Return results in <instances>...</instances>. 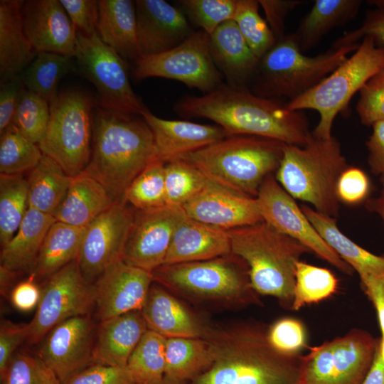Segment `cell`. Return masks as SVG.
<instances>
[{
  "instance_id": "obj_1",
  "label": "cell",
  "mask_w": 384,
  "mask_h": 384,
  "mask_svg": "<svg viewBox=\"0 0 384 384\" xmlns=\"http://www.w3.org/2000/svg\"><path fill=\"white\" fill-rule=\"evenodd\" d=\"M175 110L215 122L228 137L258 136L297 146L305 145L311 137L302 111L289 110L287 103L259 96L245 87L223 85L202 96L180 100Z\"/></svg>"
},
{
  "instance_id": "obj_2",
  "label": "cell",
  "mask_w": 384,
  "mask_h": 384,
  "mask_svg": "<svg viewBox=\"0 0 384 384\" xmlns=\"http://www.w3.org/2000/svg\"><path fill=\"white\" fill-rule=\"evenodd\" d=\"M206 339L213 361L186 384H297L302 355L276 350L267 329L255 325L212 328Z\"/></svg>"
},
{
  "instance_id": "obj_3",
  "label": "cell",
  "mask_w": 384,
  "mask_h": 384,
  "mask_svg": "<svg viewBox=\"0 0 384 384\" xmlns=\"http://www.w3.org/2000/svg\"><path fill=\"white\" fill-rule=\"evenodd\" d=\"M95 105L91 156L83 171L99 181L114 201L135 177L159 159L153 132L144 118Z\"/></svg>"
},
{
  "instance_id": "obj_4",
  "label": "cell",
  "mask_w": 384,
  "mask_h": 384,
  "mask_svg": "<svg viewBox=\"0 0 384 384\" xmlns=\"http://www.w3.org/2000/svg\"><path fill=\"white\" fill-rule=\"evenodd\" d=\"M285 145L270 138L234 135L179 159L193 164L212 182L256 198L264 180L277 170Z\"/></svg>"
},
{
  "instance_id": "obj_5",
  "label": "cell",
  "mask_w": 384,
  "mask_h": 384,
  "mask_svg": "<svg viewBox=\"0 0 384 384\" xmlns=\"http://www.w3.org/2000/svg\"><path fill=\"white\" fill-rule=\"evenodd\" d=\"M232 254L247 265L251 286L258 294L275 297L292 309L295 266L311 250L264 221L228 230Z\"/></svg>"
},
{
  "instance_id": "obj_6",
  "label": "cell",
  "mask_w": 384,
  "mask_h": 384,
  "mask_svg": "<svg viewBox=\"0 0 384 384\" xmlns=\"http://www.w3.org/2000/svg\"><path fill=\"white\" fill-rule=\"evenodd\" d=\"M348 166L336 137L319 138L311 131L305 145H285L274 176L294 199L309 203L317 212L336 218L340 208L337 183Z\"/></svg>"
},
{
  "instance_id": "obj_7",
  "label": "cell",
  "mask_w": 384,
  "mask_h": 384,
  "mask_svg": "<svg viewBox=\"0 0 384 384\" xmlns=\"http://www.w3.org/2000/svg\"><path fill=\"white\" fill-rule=\"evenodd\" d=\"M358 44L331 47L308 56L300 50L292 33L285 34L260 58L252 92L263 97L293 100L327 77Z\"/></svg>"
},
{
  "instance_id": "obj_8",
  "label": "cell",
  "mask_w": 384,
  "mask_h": 384,
  "mask_svg": "<svg viewBox=\"0 0 384 384\" xmlns=\"http://www.w3.org/2000/svg\"><path fill=\"white\" fill-rule=\"evenodd\" d=\"M214 259L164 264L151 272L153 280L185 297L235 304H255L248 267L233 254Z\"/></svg>"
},
{
  "instance_id": "obj_9",
  "label": "cell",
  "mask_w": 384,
  "mask_h": 384,
  "mask_svg": "<svg viewBox=\"0 0 384 384\" xmlns=\"http://www.w3.org/2000/svg\"><path fill=\"white\" fill-rule=\"evenodd\" d=\"M384 68V47L364 37L357 49L327 77L300 97L287 102L292 110H312L319 121L312 131L315 137L328 139L338 113L344 110L365 83Z\"/></svg>"
},
{
  "instance_id": "obj_10",
  "label": "cell",
  "mask_w": 384,
  "mask_h": 384,
  "mask_svg": "<svg viewBox=\"0 0 384 384\" xmlns=\"http://www.w3.org/2000/svg\"><path fill=\"white\" fill-rule=\"evenodd\" d=\"M50 107L47 131L38 146L68 175L75 176L90 159L95 102L84 92L68 90L58 93Z\"/></svg>"
},
{
  "instance_id": "obj_11",
  "label": "cell",
  "mask_w": 384,
  "mask_h": 384,
  "mask_svg": "<svg viewBox=\"0 0 384 384\" xmlns=\"http://www.w3.org/2000/svg\"><path fill=\"white\" fill-rule=\"evenodd\" d=\"M378 338L353 329L309 348L302 356L297 384H362L374 359Z\"/></svg>"
},
{
  "instance_id": "obj_12",
  "label": "cell",
  "mask_w": 384,
  "mask_h": 384,
  "mask_svg": "<svg viewBox=\"0 0 384 384\" xmlns=\"http://www.w3.org/2000/svg\"><path fill=\"white\" fill-rule=\"evenodd\" d=\"M77 38L75 64L95 87L97 105L107 110L141 114L146 107L132 90L126 60L106 45L97 33L87 36L77 31Z\"/></svg>"
},
{
  "instance_id": "obj_13",
  "label": "cell",
  "mask_w": 384,
  "mask_h": 384,
  "mask_svg": "<svg viewBox=\"0 0 384 384\" xmlns=\"http://www.w3.org/2000/svg\"><path fill=\"white\" fill-rule=\"evenodd\" d=\"M133 75L138 80L151 77L172 79L207 93L223 85V75L211 55L210 36L202 30L193 32L168 51L142 55L134 63Z\"/></svg>"
},
{
  "instance_id": "obj_14",
  "label": "cell",
  "mask_w": 384,
  "mask_h": 384,
  "mask_svg": "<svg viewBox=\"0 0 384 384\" xmlns=\"http://www.w3.org/2000/svg\"><path fill=\"white\" fill-rule=\"evenodd\" d=\"M41 289L36 314L28 323L30 343L41 341L60 323L88 314L95 304L94 284L83 277L78 260L46 279Z\"/></svg>"
},
{
  "instance_id": "obj_15",
  "label": "cell",
  "mask_w": 384,
  "mask_h": 384,
  "mask_svg": "<svg viewBox=\"0 0 384 384\" xmlns=\"http://www.w3.org/2000/svg\"><path fill=\"white\" fill-rule=\"evenodd\" d=\"M255 198L264 222L277 232L301 242L341 272L349 275L353 273V270L321 237L273 174L264 180Z\"/></svg>"
},
{
  "instance_id": "obj_16",
  "label": "cell",
  "mask_w": 384,
  "mask_h": 384,
  "mask_svg": "<svg viewBox=\"0 0 384 384\" xmlns=\"http://www.w3.org/2000/svg\"><path fill=\"white\" fill-rule=\"evenodd\" d=\"M115 202L85 229L78 262L83 277L94 283L104 270L122 259L132 228L135 209Z\"/></svg>"
},
{
  "instance_id": "obj_17",
  "label": "cell",
  "mask_w": 384,
  "mask_h": 384,
  "mask_svg": "<svg viewBox=\"0 0 384 384\" xmlns=\"http://www.w3.org/2000/svg\"><path fill=\"white\" fill-rule=\"evenodd\" d=\"M185 214L182 207L135 209L122 260L150 272L164 265L174 231Z\"/></svg>"
},
{
  "instance_id": "obj_18",
  "label": "cell",
  "mask_w": 384,
  "mask_h": 384,
  "mask_svg": "<svg viewBox=\"0 0 384 384\" xmlns=\"http://www.w3.org/2000/svg\"><path fill=\"white\" fill-rule=\"evenodd\" d=\"M42 341L38 356L63 384L92 364L94 325L88 314L60 323Z\"/></svg>"
},
{
  "instance_id": "obj_19",
  "label": "cell",
  "mask_w": 384,
  "mask_h": 384,
  "mask_svg": "<svg viewBox=\"0 0 384 384\" xmlns=\"http://www.w3.org/2000/svg\"><path fill=\"white\" fill-rule=\"evenodd\" d=\"M154 282L151 272L118 260L93 283L98 319L104 321L141 311Z\"/></svg>"
},
{
  "instance_id": "obj_20",
  "label": "cell",
  "mask_w": 384,
  "mask_h": 384,
  "mask_svg": "<svg viewBox=\"0 0 384 384\" xmlns=\"http://www.w3.org/2000/svg\"><path fill=\"white\" fill-rule=\"evenodd\" d=\"M21 16L26 36L37 53L75 56L77 29L60 0L23 1Z\"/></svg>"
},
{
  "instance_id": "obj_21",
  "label": "cell",
  "mask_w": 384,
  "mask_h": 384,
  "mask_svg": "<svg viewBox=\"0 0 384 384\" xmlns=\"http://www.w3.org/2000/svg\"><path fill=\"white\" fill-rule=\"evenodd\" d=\"M182 208L189 218L227 230L263 221L255 198L236 193L210 180Z\"/></svg>"
},
{
  "instance_id": "obj_22",
  "label": "cell",
  "mask_w": 384,
  "mask_h": 384,
  "mask_svg": "<svg viewBox=\"0 0 384 384\" xmlns=\"http://www.w3.org/2000/svg\"><path fill=\"white\" fill-rule=\"evenodd\" d=\"M134 3L142 56L168 51L193 33L183 13L166 1L137 0Z\"/></svg>"
},
{
  "instance_id": "obj_23",
  "label": "cell",
  "mask_w": 384,
  "mask_h": 384,
  "mask_svg": "<svg viewBox=\"0 0 384 384\" xmlns=\"http://www.w3.org/2000/svg\"><path fill=\"white\" fill-rule=\"evenodd\" d=\"M151 128L158 158L167 163L227 137L218 125L160 118L145 107L140 114Z\"/></svg>"
},
{
  "instance_id": "obj_24",
  "label": "cell",
  "mask_w": 384,
  "mask_h": 384,
  "mask_svg": "<svg viewBox=\"0 0 384 384\" xmlns=\"http://www.w3.org/2000/svg\"><path fill=\"white\" fill-rule=\"evenodd\" d=\"M140 311L148 329L166 338L206 339L211 330L165 287L154 282Z\"/></svg>"
},
{
  "instance_id": "obj_25",
  "label": "cell",
  "mask_w": 384,
  "mask_h": 384,
  "mask_svg": "<svg viewBox=\"0 0 384 384\" xmlns=\"http://www.w3.org/2000/svg\"><path fill=\"white\" fill-rule=\"evenodd\" d=\"M230 254L228 230L193 220L185 214L174 231L164 264L207 260Z\"/></svg>"
},
{
  "instance_id": "obj_26",
  "label": "cell",
  "mask_w": 384,
  "mask_h": 384,
  "mask_svg": "<svg viewBox=\"0 0 384 384\" xmlns=\"http://www.w3.org/2000/svg\"><path fill=\"white\" fill-rule=\"evenodd\" d=\"M147 330L140 311L101 321L96 331L92 363L126 368Z\"/></svg>"
},
{
  "instance_id": "obj_27",
  "label": "cell",
  "mask_w": 384,
  "mask_h": 384,
  "mask_svg": "<svg viewBox=\"0 0 384 384\" xmlns=\"http://www.w3.org/2000/svg\"><path fill=\"white\" fill-rule=\"evenodd\" d=\"M209 36L211 55L228 84L245 87L253 80L260 59L245 41L235 22H224Z\"/></svg>"
},
{
  "instance_id": "obj_28",
  "label": "cell",
  "mask_w": 384,
  "mask_h": 384,
  "mask_svg": "<svg viewBox=\"0 0 384 384\" xmlns=\"http://www.w3.org/2000/svg\"><path fill=\"white\" fill-rule=\"evenodd\" d=\"M23 2L0 1L1 82L18 76L38 53L24 32L21 16Z\"/></svg>"
},
{
  "instance_id": "obj_29",
  "label": "cell",
  "mask_w": 384,
  "mask_h": 384,
  "mask_svg": "<svg viewBox=\"0 0 384 384\" xmlns=\"http://www.w3.org/2000/svg\"><path fill=\"white\" fill-rule=\"evenodd\" d=\"M97 33L124 60L142 57L137 38L135 3L130 0L98 1Z\"/></svg>"
},
{
  "instance_id": "obj_30",
  "label": "cell",
  "mask_w": 384,
  "mask_h": 384,
  "mask_svg": "<svg viewBox=\"0 0 384 384\" xmlns=\"http://www.w3.org/2000/svg\"><path fill=\"white\" fill-rule=\"evenodd\" d=\"M115 202L99 181L82 171L72 177L67 194L53 217L71 225L87 227Z\"/></svg>"
},
{
  "instance_id": "obj_31",
  "label": "cell",
  "mask_w": 384,
  "mask_h": 384,
  "mask_svg": "<svg viewBox=\"0 0 384 384\" xmlns=\"http://www.w3.org/2000/svg\"><path fill=\"white\" fill-rule=\"evenodd\" d=\"M56 221L49 214L30 206L15 235L3 247L1 266L16 273L32 270L45 237Z\"/></svg>"
},
{
  "instance_id": "obj_32",
  "label": "cell",
  "mask_w": 384,
  "mask_h": 384,
  "mask_svg": "<svg viewBox=\"0 0 384 384\" xmlns=\"http://www.w3.org/2000/svg\"><path fill=\"white\" fill-rule=\"evenodd\" d=\"M301 208L326 242L358 274L361 281L372 276L384 277V256L373 254L348 238L338 228L336 218L306 205Z\"/></svg>"
},
{
  "instance_id": "obj_33",
  "label": "cell",
  "mask_w": 384,
  "mask_h": 384,
  "mask_svg": "<svg viewBox=\"0 0 384 384\" xmlns=\"http://www.w3.org/2000/svg\"><path fill=\"white\" fill-rule=\"evenodd\" d=\"M362 1L316 0L292 36L302 53L315 47L328 33L353 20Z\"/></svg>"
},
{
  "instance_id": "obj_34",
  "label": "cell",
  "mask_w": 384,
  "mask_h": 384,
  "mask_svg": "<svg viewBox=\"0 0 384 384\" xmlns=\"http://www.w3.org/2000/svg\"><path fill=\"white\" fill-rule=\"evenodd\" d=\"M86 227L55 221L49 228L30 272L35 279L45 280L70 262L77 260Z\"/></svg>"
},
{
  "instance_id": "obj_35",
  "label": "cell",
  "mask_w": 384,
  "mask_h": 384,
  "mask_svg": "<svg viewBox=\"0 0 384 384\" xmlns=\"http://www.w3.org/2000/svg\"><path fill=\"white\" fill-rule=\"evenodd\" d=\"M165 358L164 383H185L208 368L213 353L206 339L167 338Z\"/></svg>"
},
{
  "instance_id": "obj_36",
  "label": "cell",
  "mask_w": 384,
  "mask_h": 384,
  "mask_svg": "<svg viewBox=\"0 0 384 384\" xmlns=\"http://www.w3.org/2000/svg\"><path fill=\"white\" fill-rule=\"evenodd\" d=\"M71 179L55 161L43 154L27 179L28 206L53 216L67 194Z\"/></svg>"
},
{
  "instance_id": "obj_37",
  "label": "cell",
  "mask_w": 384,
  "mask_h": 384,
  "mask_svg": "<svg viewBox=\"0 0 384 384\" xmlns=\"http://www.w3.org/2000/svg\"><path fill=\"white\" fill-rule=\"evenodd\" d=\"M74 57L48 52L38 53L18 75L23 87L51 103L58 95L59 80L73 70Z\"/></svg>"
},
{
  "instance_id": "obj_38",
  "label": "cell",
  "mask_w": 384,
  "mask_h": 384,
  "mask_svg": "<svg viewBox=\"0 0 384 384\" xmlns=\"http://www.w3.org/2000/svg\"><path fill=\"white\" fill-rule=\"evenodd\" d=\"M166 339L149 329L143 335L126 366L134 384H164Z\"/></svg>"
},
{
  "instance_id": "obj_39",
  "label": "cell",
  "mask_w": 384,
  "mask_h": 384,
  "mask_svg": "<svg viewBox=\"0 0 384 384\" xmlns=\"http://www.w3.org/2000/svg\"><path fill=\"white\" fill-rule=\"evenodd\" d=\"M28 208V183L21 174H0V242L3 247L18 230Z\"/></svg>"
},
{
  "instance_id": "obj_40",
  "label": "cell",
  "mask_w": 384,
  "mask_h": 384,
  "mask_svg": "<svg viewBox=\"0 0 384 384\" xmlns=\"http://www.w3.org/2000/svg\"><path fill=\"white\" fill-rule=\"evenodd\" d=\"M338 281L329 270L299 260L295 266L292 310L325 300L338 289Z\"/></svg>"
},
{
  "instance_id": "obj_41",
  "label": "cell",
  "mask_w": 384,
  "mask_h": 384,
  "mask_svg": "<svg viewBox=\"0 0 384 384\" xmlns=\"http://www.w3.org/2000/svg\"><path fill=\"white\" fill-rule=\"evenodd\" d=\"M0 134L1 174H21L38 165L43 155L38 144L23 136L12 123Z\"/></svg>"
},
{
  "instance_id": "obj_42",
  "label": "cell",
  "mask_w": 384,
  "mask_h": 384,
  "mask_svg": "<svg viewBox=\"0 0 384 384\" xmlns=\"http://www.w3.org/2000/svg\"><path fill=\"white\" fill-rule=\"evenodd\" d=\"M209 180L193 164L177 159L165 163L166 204L183 207L196 196Z\"/></svg>"
},
{
  "instance_id": "obj_43",
  "label": "cell",
  "mask_w": 384,
  "mask_h": 384,
  "mask_svg": "<svg viewBox=\"0 0 384 384\" xmlns=\"http://www.w3.org/2000/svg\"><path fill=\"white\" fill-rule=\"evenodd\" d=\"M123 199L140 210L166 206L165 163L157 159L149 164L127 187Z\"/></svg>"
},
{
  "instance_id": "obj_44",
  "label": "cell",
  "mask_w": 384,
  "mask_h": 384,
  "mask_svg": "<svg viewBox=\"0 0 384 384\" xmlns=\"http://www.w3.org/2000/svg\"><path fill=\"white\" fill-rule=\"evenodd\" d=\"M256 0H237L233 20L245 41L260 59L277 41L267 22L259 13Z\"/></svg>"
},
{
  "instance_id": "obj_45",
  "label": "cell",
  "mask_w": 384,
  "mask_h": 384,
  "mask_svg": "<svg viewBox=\"0 0 384 384\" xmlns=\"http://www.w3.org/2000/svg\"><path fill=\"white\" fill-rule=\"evenodd\" d=\"M50 116V103L23 87L12 121L20 132L38 144L46 135Z\"/></svg>"
},
{
  "instance_id": "obj_46",
  "label": "cell",
  "mask_w": 384,
  "mask_h": 384,
  "mask_svg": "<svg viewBox=\"0 0 384 384\" xmlns=\"http://www.w3.org/2000/svg\"><path fill=\"white\" fill-rule=\"evenodd\" d=\"M1 384H63L55 373L37 355H14L4 372Z\"/></svg>"
},
{
  "instance_id": "obj_47",
  "label": "cell",
  "mask_w": 384,
  "mask_h": 384,
  "mask_svg": "<svg viewBox=\"0 0 384 384\" xmlns=\"http://www.w3.org/2000/svg\"><path fill=\"white\" fill-rule=\"evenodd\" d=\"M179 3L191 21L210 36L220 25L233 20L237 0H183Z\"/></svg>"
},
{
  "instance_id": "obj_48",
  "label": "cell",
  "mask_w": 384,
  "mask_h": 384,
  "mask_svg": "<svg viewBox=\"0 0 384 384\" xmlns=\"http://www.w3.org/2000/svg\"><path fill=\"white\" fill-rule=\"evenodd\" d=\"M267 338L278 351L285 354H301L306 345V332L303 323L295 318L278 319L267 329Z\"/></svg>"
},
{
  "instance_id": "obj_49",
  "label": "cell",
  "mask_w": 384,
  "mask_h": 384,
  "mask_svg": "<svg viewBox=\"0 0 384 384\" xmlns=\"http://www.w3.org/2000/svg\"><path fill=\"white\" fill-rule=\"evenodd\" d=\"M356 110L363 125L384 121V68L361 87Z\"/></svg>"
},
{
  "instance_id": "obj_50",
  "label": "cell",
  "mask_w": 384,
  "mask_h": 384,
  "mask_svg": "<svg viewBox=\"0 0 384 384\" xmlns=\"http://www.w3.org/2000/svg\"><path fill=\"white\" fill-rule=\"evenodd\" d=\"M366 36L370 37L376 46L384 47V11L378 9L367 11L361 26L344 33L333 43L331 47L359 43L358 41Z\"/></svg>"
},
{
  "instance_id": "obj_51",
  "label": "cell",
  "mask_w": 384,
  "mask_h": 384,
  "mask_svg": "<svg viewBox=\"0 0 384 384\" xmlns=\"http://www.w3.org/2000/svg\"><path fill=\"white\" fill-rule=\"evenodd\" d=\"M370 188L366 174L358 167L349 166L338 178L336 192L340 203L354 205L368 197Z\"/></svg>"
},
{
  "instance_id": "obj_52",
  "label": "cell",
  "mask_w": 384,
  "mask_h": 384,
  "mask_svg": "<svg viewBox=\"0 0 384 384\" xmlns=\"http://www.w3.org/2000/svg\"><path fill=\"white\" fill-rule=\"evenodd\" d=\"M64 384H134L126 368L92 363Z\"/></svg>"
},
{
  "instance_id": "obj_53",
  "label": "cell",
  "mask_w": 384,
  "mask_h": 384,
  "mask_svg": "<svg viewBox=\"0 0 384 384\" xmlns=\"http://www.w3.org/2000/svg\"><path fill=\"white\" fill-rule=\"evenodd\" d=\"M77 31L90 36L97 33L98 1L60 0Z\"/></svg>"
},
{
  "instance_id": "obj_54",
  "label": "cell",
  "mask_w": 384,
  "mask_h": 384,
  "mask_svg": "<svg viewBox=\"0 0 384 384\" xmlns=\"http://www.w3.org/2000/svg\"><path fill=\"white\" fill-rule=\"evenodd\" d=\"M29 324H15L3 320L0 326V375L14 356V352L24 341L28 340Z\"/></svg>"
},
{
  "instance_id": "obj_55",
  "label": "cell",
  "mask_w": 384,
  "mask_h": 384,
  "mask_svg": "<svg viewBox=\"0 0 384 384\" xmlns=\"http://www.w3.org/2000/svg\"><path fill=\"white\" fill-rule=\"evenodd\" d=\"M266 21L277 39L285 33V20L289 13L304 1L301 0H259Z\"/></svg>"
},
{
  "instance_id": "obj_56",
  "label": "cell",
  "mask_w": 384,
  "mask_h": 384,
  "mask_svg": "<svg viewBox=\"0 0 384 384\" xmlns=\"http://www.w3.org/2000/svg\"><path fill=\"white\" fill-rule=\"evenodd\" d=\"M23 87L19 76L1 82L0 134L12 123Z\"/></svg>"
},
{
  "instance_id": "obj_57",
  "label": "cell",
  "mask_w": 384,
  "mask_h": 384,
  "mask_svg": "<svg viewBox=\"0 0 384 384\" xmlns=\"http://www.w3.org/2000/svg\"><path fill=\"white\" fill-rule=\"evenodd\" d=\"M366 145L368 149V163L371 171L380 176L384 188V121L375 123Z\"/></svg>"
},
{
  "instance_id": "obj_58",
  "label": "cell",
  "mask_w": 384,
  "mask_h": 384,
  "mask_svg": "<svg viewBox=\"0 0 384 384\" xmlns=\"http://www.w3.org/2000/svg\"><path fill=\"white\" fill-rule=\"evenodd\" d=\"M41 289L31 277L16 284L10 294L13 306L21 311H30L37 308Z\"/></svg>"
},
{
  "instance_id": "obj_59",
  "label": "cell",
  "mask_w": 384,
  "mask_h": 384,
  "mask_svg": "<svg viewBox=\"0 0 384 384\" xmlns=\"http://www.w3.org/2000/svg\"><path fill=\"white\" fill-rule=\"evenodd\" d=\"M362 384H384V363L380 356L378 345L372 366Z\"/></svg>"
},
{
  "instance_id": "obj_60",
  "label": "cell",
  "mask_w": 384,
  "mask_h": 384,
  "mask_svg": "<svg viewBox=\"0 0 384 384\" xmlns=\"http://www.w3.org/2000/svg\"><path fill=\"white\" fill-rule=\"evenodd\" d=\"M17 274L0 265V289L2 296L6 297L9 293L10 296L11 287Z\"/></svg>"
},
{
  "instance_id": "obj_61",
  "label": "cell",
  "mask_w": 384,
  "mask_h": 384,
  "mask_svg": "<svg viewBox=\"0 0 384 384\" xmlns=\"http://www.w3.org/2000/svg\"><path fill=\"white\" fill-rule=\"evenodd\" d=\"M366 206L368 210L377 213L384 223V188L378 197L368 199Z\"/></svg>"
},
{
  "instance_id": "obj_62",
  "label": "cell",
  "mask_w": 384,
  "mask_h": 384,
  "mask_svg": "<svg viewBox=\"0 0 384 384\" xmlns=\"http://www.w3.org/2000/svg\"><path fill=\"white\" fill-rule=\"evenodd\" d=\"M367 4L375 9L384 11V0H369L367 1Z\"/></svg>"
},
{
  "instance_id": "obj_63",
  "label": "cell",
  "mask_w": 384,
  "mask_h": 384,
  "mask_svg": "<svg viewBox=\"0 0 384 384\" xmlns=\"http://www.w3.org/2000/svg\"><path fill=\"white\" fill-rule=\"evenodd\" d=\"M378 348L383 363H384V338L380 337L378 338Z\"/></svg>"
},
{
  "instance_id": "obj_64",
  "label": "cell",
  "mask_w": 384,
  "mask_h": 384,
  "mask_svg": "<svg viewBox=\"0 0 384 384\" xmlns=\"http://www.w3.org/2000/svg\"><path fill=\"white\" fill-rule=\"evenodd\" d=\"M164 384H186V383H164Z\"/></svg>"
}]
</instances>
